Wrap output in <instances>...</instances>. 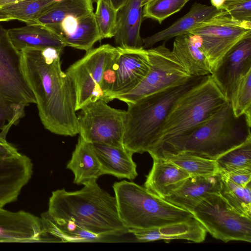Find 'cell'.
<instances>
[{"mask_svg": "<svg viewBox=\"0 0 251 251\" xmlns=\"http://www.w3.org/2000/svg\"><path fill=\"white\" fill-rule=\"evenodd\" d=\"M63 50L26 48L20 51L23 71L35 98L45 129L73 137L79 134L74 85L61 68Z\"/></svg>", "mask_w": 251, "mask_h": 251, "instance_id": "obj_1", "label": "cell"}, {"mask_svg": "<svg viewBox=\"0 0 251 251\" xmlns=\"http://www.w3.org/2000/svg\"><path fill=\"white\" fill-rule=\"evenodd\" d=\"M83 185L75 191L64 188L53 191L48 214L54 219L73 221L104 238L129 233L120 219L115 197L101 188L97 180Z\"/></svg>", "mask_w": 251, "mask_h": 251, "instance_id": "obj_2", "label": "cell"}, {"mask_svg": "<svg viewBox=\"0 0 251 251\" xmlns=\"http://www.w3.org/2000/svg\"><path fill=\"white\" fill-rule=\"evenodd\" d=\"M250 139L251 114L236 116L228 101L206 120L149 154L184 151L215 160Z\"/></svg>", "mask_w": 251, "mask_h": 251, "instance_id": "obj_3", "label": "cell"}, {"mask_svg": "<svg viewBox=\"0 0 251 251\" xmlns=\"http://www.w3.org/2000/svg\"><path fill=\"white\" fill-rule=\"evenodd\" d=\"M205 76H192L182 84L127 104L124 147L133 154L148 152L175 102L184 93L201 82Z\"/></svg>", "mask_w": 251, "mask_h": 251, "instance_id": "obj_4", "label": "cell"}, {"mask_svg": "<svg viewBox=\"0 0 251 251\" xmlns=\"http://www.w3.org/2000/svg\"><path fill=\"white\" fill-rule=\"evenodd\" d=\"M113 188L120 219L128 229L155 228L194 217L133 182H116Z\"/></svg>", "mask_w": 251, "mask_h": 251, "instance_id": "obj_5", "label": "cell"}, {"mask_svg": "<svg viewBox=\"0 0 251 251\" xmlns=\"http://www.w3.org/2000/svg\"><path fill=\"white\" fill-rule=\"evenodd\" d=\"M228 102L210 75L181 96L172 106L148 152L179 137L206 120Z\"/></svg>", "mask_w": 251, "mask_h": 251, "instance_id": "obj_6", "label": "cell"}, {"mask_svg": "<svg viewBox=\"0 0 251 251\" xmlns=\"http://www.w3.org/2000/svg\"><path fill=\"white\" fill-rule=\"evenodd\" d=\"M33 103L35 98L23 71L21 52L0 25V137L6 139L11 127L25 116V107Z\"/></svg>", "mask_w": 251, "mask_h": 251, "instance_id": "obj_7", "label": "cell"}, {"mask_svg": "<svg viewBox=\"0 0 251 251\" xmlns=\"http://www.w3.org/2000/svg\"><path fill=\"white\" fill-rule=\"evenodd\" d=\"M192 213L215 239L251 242V218L237 212L220 193L208 195Z\"/></svg>", "mask_w": 251, "mask_h": 251, "instance_id": "obj_8", "label": "cell"}, {"mask_svg": "<svg viewBox=\"0 0 251 251\" xmlns=\"http://www.w3.org/2000/svg\"><path fill=\"white\" fill-rule=\"evenodd\" d=\"M189 32L200 37L212 73L229 50L251 37V22L238 21L223 10Z\"/></svg>", "mask_w": 251, "mask_h": 251, "instance_id": "obj_9", "label": "cell"}, {"mask_svg": "<svg viewBox=\"0 0 251 251\" xmlns=\"http://www.w3.org/2000/svg\"><path fill=\"white\" fill-rule=\"evenodd\" d=\"M80 110L77 116L79 134L84 141L124 148L126 111L111 107L102 100L92 102Z\"/></svg>", "mask_w": 251, "mask_h": 251, "instance_id": "obj_10", "label": "cell"}, {"mask_svg": "<svg viewBox=\"0 0 251 251\" xmlns=\"http://www.w3.org/2000/svg\"><path fill=\"white\" fill-rule=\"evenodd\" d=\"M150 62L148 73L132 90L117 99L127 104L132 103L149 95L178 86L192 76L163 44L147 50Z\"/></svg>", "mask_w": 251, "mask_h": 251, "instance_id": "obj_11", "label": "cell"}, {"mask_svg": "<svg viewBox=\"0 0 251 251\" xmlns=\"http://www.w3.org/2000/svg\"><path fill=\"white\" fill-rule=\"evenodd\" d=\"M114 47L106 44L92 49L65 71L75 90L76 111L92 102L102 100V74L106 59Z\"/></svg>", "mask_w": 251, "mask_h": 251, "instance_id": "obj_12", "label": "cell"}, {"mask_svg": "<svg viewBox=\"0 0 251 251\" xmlns=\"http://www.w3.org/2000/svg\"><path fill=\"white\" fill-rule=\"evenodd\" d=\"M0 207V243L46 242L41 218L23 210L11 211Z\"/></svg>", "mask_w": 251, "mask_h": 251, "instance_id": "obj_13", "label": "cell"}, {"mask_svg": "<svg viewBox=\"0 0 251 251\" xmlns=\"http://www.w3.org/2000/svg\"><path fill=\"white\" fill-rule=\"evenodd\" d=\"M251 70V37L240 42L222 58L210 75L229 102L240 78Z\"/></svg>", "mask_w": 251, "mask_h": 251, "instance_id": "obj_14", "label": "cell"}, {"mask_svg": "<svg viewBox=\"0 0 251 251\" xmlns=\"http://www.w3.org/2000/svg\"><path fill=\"white\" fill-rule=\"evenodd\" d=\"M66 46L86 51L101 40L94 12L69 16L60 22L45 26Z\"/></svg>", "mask_w": 251, "mask_h": 251, "instance_id": "obj_15", "label": "cell"}, {"mask_svg": "<svg viewBox=\"0 0 251 251\" xmlns=\"http://www.w3.org/2000/svg\"><path fill=\"white\" fill-rule=\"evenodd\" d=\"M119 48L116 81L110 101L135 88L146 76L150 68L147 49Z\"/></svg>", "mask_w": 251, "mask_h": 251, "instance_id": "obj_16", "label": "cell"}, {"mask_svg": "<svg viewBox=\"0 0 251 251\" xmlns=\"http://www.w3.org/2000/svg\"><path fill=\"white\" fill-rule=\"evenodd\" d=\"M33 167L31 159L21 153L0 159V207L17 200L32 177Z\"/></svg>", "mask_w": 251, "mask_h": 251, "instance_id": "obj_17", "label": "cell"}, {"mask_svg": "<svg viewBox=\"0 0 251 251\" xmlns=\"http://www.w3.org/2000/svg\"><path fill=\"white\" fill-rule=\"evenodd\" d=\"M221 186L219 173L211 176H190L180 187L163 199L192 213L197 204L208 195L220 193Z\"/></svg>", "mask_w": 251, "mask_h": 251, "instance_id": "obj_18", "label": "cell"}, {"mask_svg": "<svg viewBox=\"0 0 251 251\" xmlns=\"http://www.w3.org/2000/svg\"><path fill=\"white\" fill-rule=\"evenodd\" d=\"M140 242L158 240L169 242L174 239H183L195 243L202 242L207 231L202 225L194 217L178 223L146 229H128Z\"/></svg>", "mask_w": 251, "mask_h": 251, "instance_id": "obj_19", "label": "cell"}, {"mask_svg": "<svg viewBox=\"0 0 251 251\" xmlns=\"http://www.w3.org/2000/svg\"><path fill=\"white\" fill-rule=\"evenodd\" d=\"M171 52L191 76L211 75L209 63L198 35L188 32L176 37Z\"/></svg>", "mask_w": 251, "mask_h": 251, "instance_id": "obj_20", "label": "cell"}, {"mask_svg": "<svg viewBox=\"0 0 251 251\" xmlns=\"http://www.w3.org/2000/svg\"><path fill=\"white\" fill-rule=\"evenodd\" d=\"M141 0H128L117 13L114 41L117 47L123 49L143 48L140 27L143 20Z\"/></svg>", "mask_w": 251, "mask_h": 251, "instance_id": "obj_21", "label": "cell"}, {"mask_svg": "<svg viewBox=\"0 0 251 251\" xmlns=\"http://www.w3.org/2000/svg\"><path fill=\"white\" fill-rule=\"evenodd\" d=\"M152 158V166L147 176L144 187L164 199L180 187L190 176L180 168L162 157Z\"/></svg>", "mask_w": 251, "mask_h": 251, "instance_id": "obj_22", "label": "cell"}, {"mask_svg": "<svg viewBox=\"0 0 251 251\" xmlns=\"http://www.w3.org/2000/svg\"><path fill=\"white\" fill-rule=\"evenodd\" d=\"M223 10L212 5L195 2L189 11L167 28L143 39V48L152 47L160 41L166 42L179 35L188 33L203 23L208 21Z\"/></svg>", "mask_w": 251, "mask_h": 251, "instance_id": "obj_23", "label": "cell"}, {"mask_svg": "<svg viewBox=\"0 0 251 251\" xmlns=\"http://www.w3.org/2000/svg\"><path fill=\"white\" fill-rule=\"evenodd\" d=\"M100 163L102 175H111L119 179H135L138 176L133 154L125 148L92 144Z\"/></svg>", "mask_w": 251, "mask_h": 251, "instance_id": "obj_24", "label": "cell"}, {"mask_svg": "<svg viewBox=\"0 0 251 251\" xmlns=\"http://www.w3.org/2000/svg\"><path fill=\"white\" fill-rule=\"evenodd\" d=\"M66 167L74 173V183L77 185L97 180L102 175L100 163L92 144L80 136Z\"/></svg>", "mask_w": 251, "mask_h": 251, "instance_id": "obj_25", "label": "cell"}, {"mask_svg": "<svg viewBox=\"0 0 251 251\" xmlns=\"http://www.w3.org/2000/svg\"><path fill=\"white\" fill-rule=\"evenodd\" d=\"M8 35L13 46L19 51L26 48H53L63 50L65 46L50 29L40 25L10 28Z\"/></svg>", "mask_w": 251, "mask_h": 251, "instance_id": "obj_26", "label": "cell"}, {"mask_svg": "<svg viewBox=\"0 0 251 251\" xmlns=\"http://www.w3.org/2000/svg\"><path fill=\"white\" fill-rule=\"evenodd\" d=\"M41 218L48 237L50 234L53 236V239H57V242L104 241L105 238L90 232L73 221L53 218L47 211L42 214Z\"/></svg>", "mask_w": 251, "mask_h": 251, "instance_id": "obj_27", "label": "cell"}, {"mask_svg": "<svg viewBox=\"0 0 251 251\" xmlns=\"http://www.w3.org/2000/svg\"><path fill=\"white\" fill-rule=\"evenodd\" d=\"M91 0H60L55 1L28 25L44 26L57 24L69 16H78L93 11Z\"/></svg>", "mask_w": 251, "mask_h": 251, "instance_id": "obj_28", "label": "cell"}, {"mask_svg": "<svg viewBox=\"0 0 251 251\" xmlns=\"http://www.w3.org/2000/svg\"><path fill=\"white\" fill-rule=\"evenodd\" d=\"M151 157H162L180 168L190 176H211L218 173L215 160L186 151L170 152L162 151Z\"/></svg>", "mask_w": 251, "mask_h": 251, "instance_id": "obj_29", "label": "cell"}, {"mask_svg": "<svg viewBox=\"0 0 251 251\" xmlns=\"http://www.w3.org/2000/svg\"><path fill=\"white\" fill-rule=\"evenodd\" d=\"M219 175L221 195L237 212L251 218V183L241 186Z\"/></svg>", "mask_w": 251, "mask_h": 251, "instance_id": "obj_30", "label": "cell"}, {"mask_svg": "<svg viewBox=\"0 0 251 251\" xmlns=\"http://www.w3.org/2000/svg\"><path fill=\"white\" fill-rule=\"evenodd\" d=\"M55 0H24L5 5L0 7V11L12 18L30 24L48 8Z\"/></svg>", "mask_w": 251, "mask_h": 251, "instance_id": "obj_31", "label": "cell"}, {"mask_svg": "<svg viewBox=\"0 0 251 251\" xmlns=\"http://www.w3.org/2000/svg\"><path fill=\"white\" fill-rule=\"evenodd\" d=\"M219 172L251 169V139L215 159Z\"/></svg>", "mask_w": 251, "mask_h": 251, "instance_id": "obj_32", "label": "cell"}, {"mask_svg": "<svg viewBox=\"0 0 251 251\" xmlns=\"http://www.w3.org/2000/svg\"><path fill=\"white\" fill-rule=\"evenodd\" d=\"M229 102L236 116L251 114V70L238 80Z\"/></svg>", "mask_w": 251, "mask_h": 251, "instance_id": "obj_33", "label": "cell"}, {"mask_svg": "<svg viewBox=\"0 0 251 251\" xmlns=\"http://www.w3.org/2000/svg\"><path fill=\"white\" fill-rule=\"evenodd\" d=\"M95 18L101 39L113 37L117 26V13L110 0H98Z\"/></svg>", "mask_w": 251, "mask_h": 251, "instance_id": "obj_34", "label": "cell"}, {"mask_svg": "<svg viewBox=\"0 0 251 251\" xmlns=\"http://www.w3.org/2000/svg\"><path fill=\"white\" fill-rule=\"evenodd\" d=\"M190 0H154L143 7V17L161 24L163 21L180 11Z\"/></svg>", "mask_w": 251, "mask_h": 251, "instance_id": "obj_35", "label": "cell"}, {"mask_svg": "<svg viewBox=\"0 0 251 251\" xmlns=\"http://www.w3.org/2000/svg\"><path fill=\"white\" fill-rule=\"evenodd\" d=\"M120 54V48L114 47L109 53L102 74L100 89L102 92V100L107 103L115 89L117 68V60Z\"/></svg>", "mask_w": 251, "mask_h": 251, "instance_id": "obj_36", "label": "cell"}, {"mask_svg": "<svg viewBox=\"0 0 251 251\" xmlns=\"http://www.w3.org/2000/svg\"><path fill=\"white\" fill-rule=\"evenodd\" d=\"M225 10L236 20L251 22V0H225Z\"/></svg>", "mask_w": 251, "mask_h": 251, "instance_id": "obj_37", "label": "cell"}, {"mask_svg": "<svg viewBox=\"0 0 251 251\" xmlns=\"http://www.w3.org/2000/svg\"><path fill=\"white\" fill-rule=\"evenodd\" d=\"M218 173L234 183L241 186H246L251 182V169H242Z\"/></svg>", "mask_w": 251, "mask_h": 251, "instance_id": "obj_38", "label": "cell"}, {"mask_svg": "<svg viewBox=\"0 0 251 251\" xmlns=\"http://www.w3.org/2000/svg\"><path fill=\"white\" fill-rule=\"evenodd\" d=\"M19 153L14 145L0 137V159L14 156Z\"/></svg>", "mask_w": 251, "mask_h": 251, "instance_id": "obj_39", "label": "cell"}, {"mask_svg": "<svg viewBox=\"0 0 251 251\" xmlns=\"http://www.w3.org/2000/svg\"><path fill=\"white\" fill-rule=\"evenodd\" d=\"M211 5L218 10H225V0H210Z\"/></svg>", "mask_w": 251, "mask_h": 251, "instance_id": "obj_40", "label": "cell"}, {"mask_svg": "<svg viewBox=\"0 0 251 251\" xmlns=\"http://www.w3.org/2000/svg\"><path fill=\"white\" fill-rule=\"evenodd\" d=\"M112 5L117 11L123 7L128 0H110Z\"/></svg>", "mask_w": 251, "mask_h": 251, "instance_id": "obj_41", "label": "cell"}, {"mask_svg": "<svg viewBox=\"0 0 251 251\" xmlns=\"http://www.w3.org/2000/svg\"><path fill=\"white\" fill-rule=\"evenodd\" d=\"M24 0H0V7L7 4L19 2Z\"/></svg>", "mask_w": 251, "mask_h": 251, "instance_id": "obj_42", "label": "cell"}, {"mask_svg": "<svg viewBox=\"0 0 251 251\" xmlns=\"http://www.w3.org/2000/svg\"><path fill=\"white\" fill-rule=\"evenodd\" d=\"M13 20V19L5 13L0 11V22L9 21Z\"/></svg>", "mask_w": 251, "mask_h": 251, "instance_id": "obj_43", "label": "cell"}, {"mask_svg": "<svg viewBox=\"0 0 251 251\" xmlns=\"http://www.w3.org/2000/svg\"><path fill=\"white\" fill-rule=\"evenodd\" d=\"M154 0H141V5L143 7L148 2Z\"/></svg>", "mask_w": 251, "mask_h": 251, "instance_id": "obj_44", "label": "cell"}, {"mask_svg": "<svg viewBox=\"0 0 251 251\" xmlns=\"http://www.w3.org/2000/svg\"><path fill=\"white\" fill-rule=\"evenodd\" d=\"M91 1L94 3V2H96L98 0H91Z\"/></svg>", "mask_w": 251, "mask_h": 251, "instance_id": "obj_45", "label": "cell"}]
</instances>
